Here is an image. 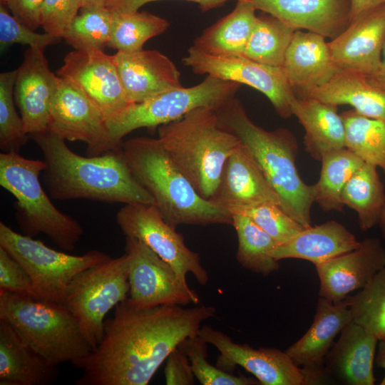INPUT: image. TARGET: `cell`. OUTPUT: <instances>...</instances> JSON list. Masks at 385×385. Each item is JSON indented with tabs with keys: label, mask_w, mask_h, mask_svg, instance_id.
I'll return each mask as SVG.
<instances>
[{
	"label": "cell",
	"mask_w": 385,
	"mask_h": 385,
	"mask_svg": "<svg viewBox=\"0 0 385 385\" xmlns=\"http://www.w3.org/2000/svg\"><path fill=\"white\" fill-rule=\"evenodd\" d=\"M296 30L275 16L262 11L257 16L243 56L260 63L282 68Z\"/></svg>",
	"instance_id": "34"
},
{
	"label": "cell",
	"mask_w": 385,
	"mask_h": 385,
	"mask_svg": "<svg viewBox=\"0 0 385 385\" xmlns=\"http://www.w3.org/2000/svg\"><path fill=\"white\" fill-rule=\"evenodd\" d=\"M81 6L80 0H44L41 27L46 33L62 38Z\"/></svg>",
	"instance_id": "43"
},
{
	"label": "cell",
	"mask_w": 385,
	"mask_h": 385,
	"mask_svg": "<svg viewBox=\"0 0 385 385\" xmlns=\"http://www.w3.org/2000/svg\"><path fill=\"white\" fill-rule=\"evenodd\" d=\"M231 214L264 202L280 205L278 195L262 168L242 143L229 156L210 200Z\"/></svg>",
	"instance_id": "20"
},
{
	"label": "cell",
	"mask_w": 385,
	"mask_h": 385,
	"mask_svg": "<svg viewBox=\"0 0 385 385\" xmlns=\"http://www.w3.org/2000/svg\"><path fill=\"white\" fill-rule=\"evenodd\" d=\"M158 140L197 193L210 200L223 167L241 141L219 122L217 109L202 106L158 128Z\"/></svg>",
	"instance_id": "5"
},
{
	"label": "cell",
	"mask_w": 385,
	"mask_h": 385,
	"mask_svg": "<svg viewBox=\"0 0 385 385\" xmlns=\"http://www.w3.org/2000/svg\"><path fill=\"white\" fill-rule=\"evenodd\" d=\"M346 130V148L364 163L385 173V124L354 109L341 113Z\"/></svg>",
	"instance_id": "36"
},
{
	"label": "cell",
	"mask_w": 385,
	"mask_h": 385,
	"mask_svg": "<svg viewBox=\"0 0 385 385\" xmlns=\"http://www.w3.org/2000/svg\"><path fill=\"white\" fill-rule=\"evenodd\" d=\"M379 342L378 349L375 356V361L377 366L382 368L385 371V339ZM380 384L385 385V374Z\"/></svg>",
	"instance_id": "49"
},
{
	"label": "cell",
	"mask_w": 385,
	"mask_h": 385,
	"mask_svg": "<svg viewBox=\"0 0 385 385\" xmlns=\"http://www.w3.org/2000/svg\"><path fill=\"white\" fill-rule=\"evenodd\" d=\"M43 160L30 159L16 152L0 154V185L16 200V218L24 235L48 236L61 249L73 250L84 233L82 225L60 211L43 190L40 175Z\"/></svg>",
	"instance_id": "7"
},
{
	"label": "cell",
	"mask_w": 385,
	"mask_h": 385,
	"mask_svg": "<svg viewBox=\"0 0 385 385\" xmlns=\"http://www.w3.org/2000/svg\"><path fill=\"white\" fill-rule=\"evenodd\" d=\"M385 267V247L378 237H366L354 250L315 265L320 297L333 302L363 288Z\"/></svg>",
	"instance_id": "17"
},
{
	"label": "cell",
	"mask_w": 385,
	"mask_h": 385,
	"mask_svg": "<svg viewBox=\"0 0 385 385\" xmlns=\"http://www.w3.org/2000/svg\"><path fill=\"white\" fill-rule=\"evenodd\" d=\"M160 305L139 308L128 299L104 322L99 344L75 361L83 370L77 385H147L169 354L185 339L198 334L214 307Z\"/></svg>",
	"instance_id": "1"
},
{
	"label": "cell",
	"mask_w": 385,
	"mask_h": 385,
	"mask_svg": "<svg viewBox=\"0 0 385 385\" xmlns=\"http://www.w3.org/2000/svg\"><path fill=\"white\" fill-rule=\"evenodd\" d=\"M299 98H313L337 106L349 105L360 114L385 124V88L366 74L340 70L327 83Z\"/></svg>",
	"instance_id": "26"
},
{
	"label": "cell",
	"mask_w": 385,
	"mask_h": 385,
	"mask_svg": "<svg viewBox=\"0 0 385 385\" xmlns=\"http://www.w3.org/2000/svg\"><path fill=\"white\" fill-rule=\"evenodd\" d=\"M297 97L327 83L339 70L323 36L296 30L282 67Z\"/></svg>",
	"instance_id": "25"
},
{
	"label": "cell",
	"mask_w": 385,
	"mask_h": 385,
	"mask_svg": "<svg viewBox=\"0 0 385 385\" xmlns=\"http://www.w3.org/2000/svg\"><path fill=\"white\" fill-rule=\"evenodd\" d=\"M128 277L129 259L124 253L78 272L70 282L64 305L92 349L102 339L106 314L127 299Z\"/></svg>",
	"instance_id": "10"
},
{
	"label": "cell",
	"mask_w": 385,
	"mask_h": 385,
	"mask_svg": "<svg viewBox=\"0 0 385 385\" xmlns=\"http://www.w3.org/2000/svg\"><path fill=\"white\" fill-rule=\"evenodd\" d=\"M6 5L0 3V43L1 48L19 43L29 47L45 48L61 41L60 38L46 32L38 34L16 19Z\"/></svg>",
	"instance_id": "42"
},
{
	"label": "cell",
	"mask_w": 385,
	"mask_h": 385,
	"mask_svg": "<svg viewBox=\"0 0 385 385\" xmlns=\"http://www.w3.org/2000/svg\"><path fill=\"white\" fill-rule=\"evenodd\" d=\"M115 222L125 237L145 243L175 270L183 282L187 283L189 273L201 285L209 281L200 255L186 245L183 236L163 219L154 205L125 204L118 211Z\"/></svg>",
	"instance_id": "11"
},
{
	"label": "cell",
	"mask_w": 385,
	"mask_h": 385,
	"mask_svg": "<svg viewBox=\"0 0 385 385\" xmlns=\"http://www.w3.org/2000/svg\"><path fill=\"white\" fill-rule=\"evenodd\" d=\"M16 76V70L0 74V147L4 153H19L29 135L14 105Z\"/></svg>",
	"instance_id": "39"
},
{
	"label": "cell",
	"mask_w": 385,
	"mask_h": 385,
	"mask_svg": "<svg viewBox=\"0 0 385 385\" xmlns=\"http://www.w3.org/2000/svg\"><path fill=\"white\" fill-rule=\"evenodd\" d=\"M0 247L28 272L37 298L64 305L68 287L80 272L111 257L99 250L72 255L13 230L0 222Z\"/></svg>",
	"instance_id": "9"
},
{
	"label": "cell",
	"mask_w": 385,
	"mask_h": 385,
	"mask_svg": "<svg viewBox=\"0 0 385 385\" xmlns=\"http://www.w3.org/2000/svg\"><path fill=\"white\" fill-rule=\"evenodd\" d=\"M164 374L167 385L195 384V377L189 359L179 346L166 359Z\"/></svg>",
	"instance_id": "45"
},
{
	"label": "cell",
	"mask_w": 385,
	"mask_h": 385,
	"mask_svg": "<svg viewBox=\"0 0 385 385\" xmlns=\"http://www.w3.org/2000/svg\"><path fill=\"white\" fill-rule=\"evenodd\" d=\"M256 9L294 28L334 39L351 22V0H252Z\"/></svg>",
	"instance_id": "23"
},
{
	"label": "cell",
	"mask_w": 385,
	"mask_h": 385,
	"mask_svg": "<svg viewBox=\"0 0 385 385\" xmlns=\"http://www.w3.org/2000/svg\"><path fill=\"white\" fill-rule=\"evenodd\" d=\"M378 339L352 320L340 332L324 359V370L343 384L374 385Z\"/></svg>",
	"instance_id": "24"
},
{
	"label": "cell",
	"mask_w": 385,
	"mask_h": 385,
	"mask_svg": "<svg viewBox=\"0 0 385 385\" xmlns=\"http://www.w3.org/2000/svg\"><path fill=\"white\" fill-rule=\"evenodd\" d=\"M0 319L53 366L73 364L93 349L61 304L0 290Z\"/></svg>",
	"instance_id": "6"
},
{
	"label": "cell",
	"mask_w": 385,
	"mask_h": 385,
	"mask_svg": "<svg viewBox=\"0 0 385 385\" xmlns=\"http://www.w3.org/2000/svg\"><path fill=\"white\" fill-rule=\"evenodd\" d=\"M351 320L385 339V267L353 296L347 297Z\"/></svg>",
	"instance_id": "38"
},
{
	"label": "cell",
	"mask_w": 385,
	"mask_h": 385,
	"mask_svg": "<svg viewBox=\"0 0 385 385\" xmlns=\"http://www.w3.org/2000/svg\"><path fill=\"white\" fill-rule=\"evenodd\" d=\"M207 343L198 334L185 339L179 347L187 355L195 377L202 385H256L257 379L236 376L207 360Z\"/></svg>",
	"instance_id": "40"
},
{
	"label": "cell",
	"mask_w": 385,
	"mask_h": 385,
	"mask_svg": "<svg viewBox=\"0 0 385 385\" xmlns=\"http://www.w3.org/2000/svg\"><path fill=\"white\" fill-rule=\"evenodd\" d=\"M114 0H80L81 6L86 5H102L107 6Z\"/></svg>",
	"instance_id": "51"
},
{
	"label": "cell",
	"mask_w": 385,
	"mask_h": 385,
	"mask_svg": "<svg viewBox=\"0 0 385 385\" xmlns=\"http://www.w3.org/2000/svg\"><path fill=\"white\" fill-rule=\"evenodd\" d=\"M240 86L238 83L207 76L194 86L182 87L140 103H129L106 120L111 147L120 148L123 138L138 128H158L199 107L217 109L235 98Z\"/></svg>",
	"instance_id": "8"
},
{
	"label": "cell",
	"mask_w": 385,
	"mask_h": 385,
	"mask_svg": "<svg viewBox=\"0 0 385 385\" xmlns=\"http://www.w3.org/2000/svg\"><path fill=\"white\" fill-rule=\"evenodd\" d=\"M360 244L355 235L335 220L304 228L288 242L278 245L272 257L301 259L315 265L351 252Z\"/></svg>",
	"instance_id": "29"
},
{
	"label": "cell",
	"mask_w": 385,
	"mask_h": 385,
	"mask_svg": "<svg viewBox=\"0 0 385 385\" xmlns=\"http://www.w3.org/2000/svg\"><path fill=\"white\" fill-rule=\"evenodd\" d=\"M351 22L356 19L364 13L385 5V0H351ZM350 22V23H351Z\"/></svg>",
	"instance_id": "48"
},
{
	"label": "cell",
	"mask_w": 385,
	"mask_h": 385,
	"mask_svg": "<svg viewBox=\"0 0 385 385\" xmlns=\"http://www.w3.org/2000/svg\"><path fill=\"white\" fill-rule=\"evenodd\" d=\"M234 213L250 218L268 233L278 245L288 242L304 228L288 215L279 204L274 202L261 203Z\"/></svg>",
	"instance_id": "41"
},
{
	"label": "cell",
	"mask_w": 385,
	"mask_h": 385,
	"mask_svg": "<svg viewBox=\"0 0 385 385\" xmlns=\"http://www.w3.org/2000/svg\"><path fill=\"white\" fill-rule=\"evenodd\" d=\"M129 259V301L139 308L198 304V295L175 270L142 241L125 237Z\"/></svg>",
	"instance_id": "13"
},
{
	"label": "cell",
	"mask_w": 385,
	"mask_h": 385,
	"mask_svg": "<svg viewBox=\"0 0 385 385\" xmlns=\"http://www.w3.org/2000/svg\"><path fill=\"white\" fill-rule=\"evenodd\" d=\"M381 235L385 238V208L382 212L379 225Z\"/></svg>",
	"instance_id": "52"
},
{
	"label": "cell",
	"mask_w": 385,
	"mask_h": 385,
	"mask_svg": "<svg viewBox=\"0 0 385 385\" xmlns=\"http://www.w3.org/2000/svg\"><path fill=\"white\" fill-rule=\"evenodd\" d=\"M56 74L79 88L99 109L105 120L129 104L113 55L103 51H71Z\"/></svg>",
	"instance_id": "16"
},
{
	"label": "cell",
	"mask_w": 385,
	"mask_h": 385,
	"mask_svg": "<svg viewBox=\"0 0 385 385\" xmlns=\"http://www.w3.org/2000/svg\"><path fill=\"white\" fill-rule=\"evenodd\" d=\"M182 61L196 74L247 85L263 93L281 118L293 115L291 103L295 94L280 67L260 63L244 56H212L193 46Z\"/></svg>",
	"instance_id": "12"
},
{
	"label": "cell",
	"mask_w": 385,
	"mask_h": 385,
	"mask_svg": "<svg viewBox=\"0 0 385 385\" xmlns=\"http://www.w3.org/2000/svg\"><path fill=\"white\" fill-rule=\"evenodd\" d=\"M59 78L47 129L64 140L85 143L88 156L113 150L105 118L99 109L72 82Z\"/></svg>",
	"instance_id": "14"
},
{
	"label": "cell",
	"mask_w": 385,
	"mask_h": 385,
	"mask_svg": "<svg viewBox=\"0 0 385 385\" xmlns=\"http://www.w3.org/2000/svg\"><path fill=\"white\" fill-rule=\"evenodd\" d=\"M232 226L237 237L236 260L244 268L268 276L279 268L272 254L278 246L276 241L246 215L233 213Z\"/></svg>",
	"instance_id": "33"
},
{
	"label": "cell",
	"mask_w": 385,
	"mask_h": 385,
	"mask_svg": "<svg viewBox=\"0 0 385 385\" xmlns=\"http://www.w3.org/2000/svg\"><path fill=\"white\" fill-rule=\"evenodd\" d=\"M113 58L129 103L183 87L175 63L157 50L117 51Z\"/></svg>",
	"instance_id": "22"
},
{
	"label": "cell",
	"mask_w": 385,
	"mask_h": 385,
	"mask_svg": "<svg viewBox=\"0 0 385 385\" xmlns=\"http://www.w3.org/2000/svg\"><path fill=\"white\" fill-rule=\"evenodd\" d=\"M59 77L50 69L44 50L29 47L16 69L14 97L27 133L47 130Z\"/></svg>",
	"instance_id": "19"
},
{
	"label": "cell",
	"mask_w": 385,
	"mask_h": 385,
	"mask_svg": "<svg viewBox=\"0 0 385 385\" xmlns=\"http://www.w3.org/2000/svg\"><path fill=\"white\" fill-rule=\"evenodd\" d=\"M112 28V10L102 5L80 9L63 38L74 50H100L107 46Z\"/></svg>",
	"instance_id": "37"
},
{
	"label": "cell",
	"mask_w": 385,
	"mask_h": 385,
	"mask_svg": "<svg viewBox=\"0 0 385 385\" xmlns=\"http://www.w3.org/2000/svg\"><path fill=\"white\" fill-rule=\"evenodd\" d=\"M382 56L383 58H381L379 71L375 75L371 76L377 83L385 88V41L383 46Z\"/></svg>",
	"instance_id": "50"
},
{
	"label": "cell",
	"mask_w": 385,
	"mask_h": 385,
	"mask_svg": "<svg viewBox=\"0 0 385 385\" xmlns=\"http://www.w3.org/2000/svg\"><path fill=\"white\" fill-rule=\"evenodd\" d=\"M198 335L219 351L217 366L230 371L237 365L251 373L262 385H304L307 379L286 351L270 347L255 349L238 344L224 332L202 326Z\"/></svg>",
	"instance_id": "15"
},
{
	"label": "cell",
	"mask_w": 385,
	"mask_h": 385,
	"mask_svg": "<svg viewBox=\"0 0 385 385\" xmlns=\"http://www.w3.org/2000/svg\"><path fill=\"white\" fill-rule=\"evenodd\" d=\"M385 41V5L361 15L328 42L332 60L340 70L369 76L379 69Z\"/></svg>",
	"instance_id": "21"
},
{
	"label": "cell",
	"mask_w": 385,
	"mask_h": 385,
	"mask_svg": "<svg viewBox=\"0 0 385 385\" xmlns=\"http://www.w3.org/2000/svg\"><path fill=\"white\" fill-rule=\"evenodd\" d=\"M321 162L319 178L313 185L314 202L324 212H342L343 189L364 162L346 148L327 153Z\"/></svg>",
	"instance_id": "32"
},
{
	"label": "cell",
	"mask_w": 385,
	"mask_h": 385,
	"mask_svg": "<svg viewBox=\"0 0 385 385\" xmlns=\"http://www.w3.org/2000/svg\"><path fill=\"white\" fill-rule=\"evenodd\" d=\"M0 290L37 298L28 272L1 247Z\"/></svg>",
	"instance_id": "44"
},
{
	"label": "cell",
	"mask_w": 385,
	"mask_h": 385,
	"mask_svg": "<svg viewBox=\"0 0 385 385\" xmlns=\"http://www.w3.org/2000/svg\"><path fill=\"white\" fill-rule=\"evenodd\" d=\"M112 28L107 46L117 51L143 49L150 38L165 32L170 22L145 11H120L112 9Z\"/></svg>",
	"instance_id": "35"
},
{
	"label": "cell",
	"mask_w": 385,
	"mask_h": 385,
	"mask_svg": "<svg viewBox=\"0 0 385 385\" xmlns=\"http://www.w3.org/2000/svg\"><path fill=\"white\" fill-rule=\"evenodd\" d=\"M217 113L220 125L251 151L278 195L283 210L303 227L312 226L314 186L306 184L299 175L296 165L299 146L292 131L284 128L268 131L256 125L235 97Z\"/></svg>",
	"instance_id": "4"
},
{
	"label": "cell",
	"mask_w": 385,
	"mask_h": 385,
	"mask_svg": "<svg viewBox=\"0 0 385 385\" xmlns=\"http://www.w3.org/2000/svg\"><path fill=\"white\" fill-rule=\"evenodd\" d=\"M57 366L24 342L0 319V384L50 385L56 381Z\"/></svg>",
	"instance_id": "28"
},
{
	"label": "cell",
	"mask_w": 385,
	"mask_h": 385,
	"mask_svg": "<svg viewBox=\"0 0 385 385\" xmlns=\"http://www.w3.org/2000/svg\"><path fill=\"white\" fill-rule=\"evenodd\" d=\"M351 321L348 303L318 299L313 322L306 333L286 353L302 369L307 384H318L327 375L324 359L336 337Z\"/></svg>",
	"instance_id": "18"
},
{
	"label": "cell",
	"mask_w": 385,
	"mask_h": 385,
	"mask_svg": "<svg viewBox=\"0 0 385 385\" xmlns=\"http://www.w3.org/2000/svg\"><path fill=\"white\" fill-rule=\"evenodd\" d=\"M161 0H114L107 7L120 11H135L143 5ZM198 4V8L205 12L222 6L229 1L238 0H185Z\"/></svg>",
	"instance_id": "47"
},
{
	"label": "cell",
	"mask_w": 385,
	"mask_h": 385,
	"mask_svg": "<svg viewBox=\"0 0 385 385\" xmlns=\"http://www.w3.org/2000/svg\"><path fill=\"white\" fill-rule=\"evenodd\" d=\"M121 148L133 176L171 226L232 225V214L197 193L158 138H133Z\"/></svg>",
	"instance_id": "3"
},
{
	"label": "cell",
	"mask_w": 385,
	"mask_h": 385,
	"mask_svg": "<svg viewBox=\"0 0 385 385\" xmlns=\"http://www.w3.org/2000/svg\"><path fill=\"white\" fill-rule=\"evenodd\" d=\"M291 107L304 128V150L312 159L321 161L327 153L346 148L344 123L337 106L295 96Z\"/></svg>",
	"instance_id": "27"
},
{
	"label": "cell",
	"mask_w": 385,
	"mask_h": 385,
	"mask_svg": "<svg viewBox=\"0 0 385 385\" xmlns=\"http://www.w3.org/2000/svg\"><path fill=\"white\" fill-rule=\"evenodd\" d=\"M31 136L46 164L42 180L52 198L154 205L150 194L131 173L121 146L99 155L83 157L48 129Z\"/></svg>",
	"instance_id": "2"
},
{
	"label": "cell",
	"mask_w": 385,
	"mask_h": 385,
	"mask_svg": "<svg viewBox=\"0 0 385 385\" xmlns=\"http://www.w3.org/2000/svg\"><path fill=\"white\" fill-rule=\"evenodd\" d=\"M11 14L33 30L41 26V11L44 0H1Z\"/></svg>",
	"instance_id": "46"
},
{
	"label": "cell",
	"mask_w": 385,
	"mask_h": 385,
	"mask_svg": "<svg viewBox=\"0 0 385 385\" xmlns=\"http://www.w3.org/2000/svg\"><path fill=\"white\" fill-rule=\"evenodd\" d=\"M342 200L356 212L362 231L379 225L385 208V191L377 168L364 163L345 185Z\"/></svg>",
	"instance_id": "31"
},
{
	"label": "cell",
	"mask_w": 385,
	"mask_h": 385,
	"mask_svg": "<svg viewBox=\"0 0 385 385\" xmlns=\"http://www.w3.org/2000/svg\"><path fill=\"white\" fill-rule=\"evenodd\" d=\"M252 0H238L227 15L205 29L193 42L198 50L212 56H243L257 19Z\"/></svg>",
	"instance_id": "30"
}]
</instances>
